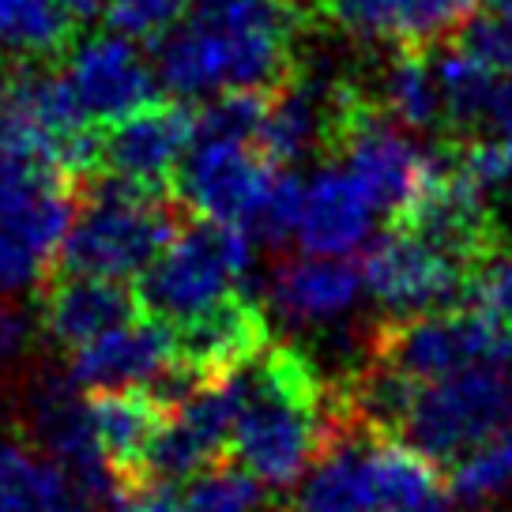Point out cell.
I'll use <instances>...</instances> for the list:
<instances>
[{"label": "cell", "instance_id": "obj_1", "mask_svg": "<svg viewBox=\"0 0 512 512\" xmlns=\"http://www.w3.org/2000/svg\"><path fill=\"white\" fill-rule=\"evenodd\" d=\"M294 0H200L159 38V80L181 98L275 91L294 76Z\"/></svg>", "mask_w": 512, "mask_h": 512}, {"label": "cell", "instance_id": "obj_2", "mask_svg": "<svg viewBox=\"0 0 512 512\" xmlns=\"http://www.w3.org/2000/svg\"><path fill=\"white\" fill-rule=\"evenodd\" d=\"M332 437L317 369L294 347H268L245 366V407L234 426L238 464L272 490H287L320 460Z\"/></svg>", "mask_w": 512, "mask_h": 512}, {"label": "cell", "instance_id": "obj_3", "mask_svg": "<svg viewBox=\"0 0 512 512\" xmlns=\"http://www.w3.org/2000/svg\"><path fill=\"white\" fill-rule=\"evenodd\" d=\"M177 230L181 223L166 192L121 174H95L80 181V219L64 238L57 268L121 283L128 275H144Z\"/></svg>", "mask_w": 512, "mask_h": 512}, {"label": "cell", "instance_id": "obj_4", "mask_svg": "<svg viewBox=\"0 0 512 512\" xmlns=\"http://www.w3.org/2000/svg\"><path fill=\"white\" fill-rule=\"evenodd\" d=\"M256 241L241 226L226 223H189L162 249V256L140 275L136 298L140 313L166 324H189L208 309L234 298L241 279L253 268Z\"/></svg>", "mask_w": 512, "mask_h": 512}, {"label": "cell", "instance_id": "obj_5", "mask_svg": "<svg viewBox=\"0 0 512 512\" xmlns=\"http://www.w3.org/2000/svg\"><path fill=\"white\" fill-rule=\"evenodd\" d=\"M76 208L80 185L68 174L0 155V290L46 283Z\"/></svg>", "mask_w": 512, "mask_h": 512}, {"label": "cell", "instance_id": "obj_6", "mask_svg": "<svg viewBox=\"0 0 512 512\" xmlns=\"http://www.w3.org/2000/svg\"><path fill=\"white\" fill-rule=\"evenodd\" d=\"M505 426H512L509 373L475 366L441 381H418L400 437L433 464H456Z\"/></svg>", "mask_w": 512, "mask_h": 512}, {"label": "cell", "instance_id": "obj_7", "mask_svg": "<svg viewBox=\"0 0 512 512\" xmlns=\"http://www.w3.org/2000/svg\"><path fill=\"white\" fill-rule=\"evenodd\" d=\"M373 358L400 369L411 381H441L497 362V317L486 309H445L396 317L373 336Z\"/></svg>", "mask_w": 512, "mask_h": 512}, {"label": "cell", "instance_id": "obj_8", "mask_svg": "<svg viewBox=\"0 0 512 512\" xmlns=\"http://www.w3.org/2000/svg\"><path fill=\"white\" fill-rule=\"evenodd\" d=\"M362 279L369 294L392 317H418V313H445L471 302L475 268L433 249L430 241L392 226L366 249Z\"/></svg>", "mask_w": 512, "mask_h": 512}, {"label": "cell", "instance_id": "obj_9", "mask_svg": "<svg viewBox=\"0 0 512 512\" xmlns=\"http://www.w3.org/2000/svg\"><path fill=\"white\" fill-rule=\"evenodd\" d=\"M279 166L238 140H196L174 177L181 208L200 219L241 226L249 234Z\"/></svg>", "mask_w": 512, "mask_h": 512}, {"label": "cell", "instance_id": "obj_10", "mask_svg": "<svg viewBox=\"0 0 512 512\" xmlns=\"http://www.w3.org/2000/svg\"><path fill=\"white\" fill-rule=\"evenodd\" d=\"M64 76L91 125H117L162 102L159 72L132 46V38L117 31L76 42L64 64Z\"/></svg>", "mask_w": 512, "mask_h": 512}, {"label": "cell", "instance_id": "obj_11", "mask_svg": "<svg viewBox=\"0 0 512 512\" xmlns=\"http://www.w3.org/2000/svg\"><path fill=\"white\" fill-rule=\"evenodd\" d=\"M392 223L415 238L430 241L433 249H441L475 272L497 253V226L486 208V192L471 185L452 166V159L441 162L430 185L418 192Z\"/></svg>", "mask_w": 512, "mask_h": 512}, {"label": "cell", "instance_id": "obj_12", "mask_svg": "<svg viewBox=\"0 0 512 512\" xmlns=\"http://www.w3.org/2000/svg\"><path fill=\"white\" fill-rule=\"evenodd\" d=\"M177 362V328L159 317H132L72 351V384L87 392L151 388Z\"/></svg>", "mask_w": 512, "mask_h": 512}, {"label": "cell", "instance_id": "obj_13", "mask_svg": "<svg viewBox=\"0 0 512 512\" xmlns=\"http://www.w3.org/2000/svg\"><path fill=\"white\" fill-rule=\"evenodd\" d=\"M192 144H196V110L177 102H155L106 132L102 159L110 174L166 192Z\"/></svg>", "mask_w": 512, "mask_h": 512}, {"label": "cell", "instance_id": "obj_14", "mask_svg": "<svg viewBox=\"0 0 512 512\" xmlns=\"http://www.w3.org/2000/svg\"><path fill=\"white\" fill-rule=\"evenodd\" d=\"M475 0H317L339 31L358 42H384L396 49H430L471 19Z\"/></svg>", "mask_w": 512, "mask_h": 512}, {"label": "cell", "instance_id": "obj_15", "mask_svg": "<svg viewBox=\"0 0 512 512\" xmlns=\"http://www.w3.org/2000/svg\"><path fill=\"white\" fill-rule=\"evenodd\" d=\"M34 433L46 445L49 460H57L95 501L110 505L117 494V479L106 464V452L98 445L91 403L61 384H53L34 400Z\"/></svg>", "mask_w": 512, "mask_h": 512}, {"label": "cell", "instance_id": "obj_16", "mask_svg": "<svg viewBox=\"0 0 512 512\" xmlns=\"http://www.w3.org/2000/svg\"><path fill=\"white\" fill-rule=\"evenodd\" d=\"M132 317H140V298L117 279L61 272L42 283V328L68 351H80Z\"/></svg>", "mask_w": 512, "mask_h": 512}, {"label": "cell", "instance_id": "obj_17", "mask_svg": "<svg viewBox=\"0 0 512 512\" xmlns=\"http://www.w3.org/2000/svg\"><path fill=\"white\" fill-rule=\"evenodd\" d=\"M264 351H268V317L260 313V305L241 294L177 328V358L196 369L204 381H219Z\"/></svg>", "mask_w": 512, "mask_h": 512}, {"label": "cell", "instance_id": "obj_18", "mask_svg": "<svg viewBox=\"0 0 512 512\" xmlns=\"http://www.w3.org/2000/svg\"><path fill=\"white\" fill-rule=\"evenodd\" d=\"M377 208L366 189L343 166H324L305 181L298 245L313 256H347L362 249L373 230Z\"/></svg>", "mask_w": 512, "mask_h": 512}, {"label": "cell", "instance_id": "obj_19", "mask_svg": "<svg viewBox=\"0 0 512 512\" xmlns=\"http://www.w3.org/2000/svg\"><path fill=\"white\" fill-rule=\"evenodd\" d=\"M366 287L362 272L343 256L290 260L268 283V302L287 324H328L351 313Z\"/></svg>", "mask_w": 512, "mask_h": 512}, {"label": "cell", "instance_id": "obj_20", "mask_svg": "<svg viewBox=\"0 0 512 512\" xmlns=\"http://www.w3.org/2000/svg\"><path fill=\"white\" fill-rule=\"evenodd\" d=\"M91 418H95L98 445L106 452L117 486L136 482L147 475V448L155 433L166 422L162 407L147 388H110V392H91Z\"/></svg>", "mask_w": 512, "mask_h": 512}, {"label": "cell", "instance_id": "obj_21", "mask_svg": "<svg viewBox=\"0 0 512 512\" xmlns=\"http://www.w3.org/2000/svg\"><path fill=\"white\" fill-rule=\"evenodd\" d=\"M433 72H437V87L445 102V128L456 140L482 136L497 125L501 106L512 91V76L471 57L464 46L441 49Z\"/></svg>", "mask_w": 512, "mask_h": 512}, {"label": "cell", "instance_id": "obj_22", "mask_svg": "<svg viewBox=\"0 0 512 512\" xmlns=\"http://www.w3.org/2000/svg\"><path fill=\"white\" fill-rule=\"evenodd\" d=\"M366 467L381 512H448L441 471L415 445L388 433H369Z\"/></svg>", "mask_w": 512, "mask_h": 512}, {"label": "cell", "instance_id": "obj_23", "mask_svg": "<svg viewBox=\"0 0 512 512\" xmlns=\"http://www.w3.org/2000/svg\"><path fill=\"white\" fill-rule=\"evenodd\" d=\"M377 106L411 132H433L437 125H445V102L426 49H396L381 76Z\"/></svg>", "mask_w": 512, "mask_h": 512}, {"label": "cell", "instance_id": "obj_24", "mask_svg": "<svg viewBox=\"0 0 512 512\" xmlns=\"http://www.w3.org/2000/svg\"><path fill=\"white\" fill-rule=\"evenodd\" d=\"M80 19L61 0H0V49L8 57H61L76 46Z\"/></svg>", "mask_w": 512, "mask_h": 512}, {"label": "cell", "instance_id": "obj_25", "mask_svg": "<svg viewBox=\"0 0 512 512\" xmlns=\"http://www.w3.org/2000/svg\"><path fill=\"white\" fill-rule=\"evenodd\" d=\"M512 490V426L464 452L448 471V494L482 505Z\"/></svg>", "mask_w": 512, "mask_h": 512}, {"label": "cell", "instance_id": "obj_26", "mask_svg": "<svg viewBox=\"0 0 512 512\" xmlns=\"http://www.w3.org/2000/svg\"><path fill=\"white\" fill-rule=\"evenodd\" d=\"M272 91H223L196 110V140H238L249 144L264 125Z\"/></svg>", "mask_w": 512, "mask_h": 512}, {"label": "cell", "instance_id": "obj_27", "mask_svg": "<svg viewBox=\"0 0 512 512\" xmlns=\"http://www.w3.org/2000/svg\"><path fill=\"white\" fill-rule=\"evenodd\" d=\"M460 151L452 155V166L471 181L479 185L482 192L497 189L512 181V140L501 136V132H482V136H471V140H460Z\"/></svg>", "mask_w": 512, "mask_h": 512}, {"label": "cell", "instance_id": "obj_28", "mask_svg": "<svg viewBox=\"0 0 512 512\" xmlns=\"http://www.w3.org/2000/svg\"><path fill=\"white\" fill-rule=\"evenodd\" d=\"M189 0H102V12L117 34L125 38H162L181 23Z\"/></svg>", "mask_w": 512, "mask_h": 512}, {"label": "cell", "instance_id": "obj_29", "mask_svg": "<svg viewBox=\"0 0 512 512\" xmlns=\"http://www.w3.org/2000/svg\"><path fill=\"white\" fill-rule=\"evenodd\" d=\"M456 46H464L471 57H479V61H486L490 68H497V72H505V76H512V27L509 23H501V19L494 16H471L456 31Z\"/></svg>", "mask_w": 512, "mask_h": 512}, {"label": "cell", "instance_id": "obj_30", "mask_svg": "<svg viewBox=\"0 0 512 512\" xmlns=\"http://www.w3.org/2000/svg\"><path fill=\"white\" fill-rule=\"evenodd\" d=\"M113 512H189V497L177 490V482L162 479H136L117 486L110 501Z\"/></svg>", "mask_w": 512, "mask_h": 512}, {"label": "cell", "instance_id": "obj_31", "mask_svg": "<svg viewBox=\"0 0 512 512\" xmlns=\"http://www.w3.org/2000/svg\"><path fill=\"white\" fill-rule=\"evenodd\" d=\"M471 305L486 309L490 317L512 320V253L490 256L475 272V287H471Z\"/></svg>", "mask_w": 512, "mask_h": 512}, {"label": "cell", "instance_id": "obj_32", "mask_svg": "<svg viewBox=\"0 0 512 512\" xmlns=\"http://www.w3.org/2000/svg\"><path fill=\"white\" fill-rule=\"evenodd\" d=\"M27 336H31L27 317L19 313L16 305L0 302V369L8 366L12 358H19V354H23V347H27Z\"/></svg>", "mask_w": 512, "mask_h": 512}, {"label": "cell", "instance_id": "obj_33", "mask_svg": "<svg viewBox=\"0 0 512 512\" xmlns=\"http://www.w3.org/2000/svg\"><path fill=\"white\" fill-rule=\"evenodd\" d=\"M475 4H479L486 16H494L512 27V0H475Z\"/></svg>", "mask_w": 512, "mask_h": 512}, {"label": "cell", "instance_id": "obj_34", "mask_svg": "<svg viewBox=\"0 0 512 512\" xmlns=\"http://www.w3.org/2000/svg\"><path fill=\"white\" fill-rule=\"evenodd\" d=\"M61 4L68 8V12H72V16L80 19V23H83V19H91L98 8H102V0H61Z\"/></svg>", "mask_w": 512, "mask_h": 512}, {"label": "cell", "instance_id": "obj_35", "mask_svg": "<svg viewBox=\"0 0 512 512\" xmlns=\"http://www.w3.org/2000/svg\"><path fill=\"white\" fill-rule=\"evenodd\" d=\"M509 411H512V366H509Z\"/></svg>", "mask_w": 512, "mask_h": 512}, {"label": "cell", "instance_id": "obj_36", "mask_svg": "<svg viewBox=\"0 0 512 512\" xmlns=\"http://www.w3.org/2000/svg\"><path fill=\"white\" fill-rule=\"evenodd\" d=\"M189 4H192V0H189Z\"/></svg>", "mask_w": 512, "mask_h": 512}]
</instances>
